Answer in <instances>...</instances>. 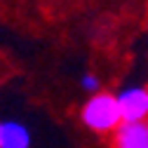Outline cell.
Segmentation results:
<instances>
[{
  "instance_id": "7a4b0ae2",
  "label": "cell",
  "mask_w": 148,
  "mask_h": 148,
  "mask_svg": "<svg viewBox=\"0 0 148 148\" xmlns=\"http://www.w3.org/2000/svg\"><path fill=\"white\" fill-rule=\"evenodd\" d=\"M122 120L125 122H146L148 120V87L134 85L118 94Z\"/></svg>"
},
{
  "instance_id": "5b68a950",
  "label": "cell",
  "mask_w": 148,
  "mask_h": 148,
  "mask_svg": "<svg viewBox=\"0 0 148 148\" xmlns=\"http://www.w3.org/2000/svg\"><path fill=\"white\" fill-rule=\"evenodd\" d=\"M82 87L87 89V92H92V94H97V92H101V80H99V75H94V73H87V75H82Z\"/></svg>"
},
{
  "instance_id": "277c9868",
  "label": "cell",
  "mask_w": 148,
  "mask_h": 148,
  "mask_svg": "<svg viewBox=\"0 0 148 148\" xmlns=\"http://www.w3.org/2000/svg\"><path fill=\"white\" fill-rule=\"evenodd\" d=\"M0 148H31V132L26 129V125L16 122V120L3 122Z\"/></svg>"
},
{
  "instance_id": "8992f818",
  "label": "cell",
  "mask_w": 148,
  "mask_h": 148,
  "mask_svg": "<svg viewBox=\"0 0 148 148\" xmlns=\"http://www.w3.org/2000/svg\"><path fill=\"white\" fill-rule=\"evenodd\" d=\"M0 139H3V122H0Z\"/></svg>"
},
{
  "instance_id": "6da1fadb",
  "label": "cell",
  "mask_w": 148,
  "mask_h": 148,
  "mask_svg": "<svg viewBox=\"0 0 148 148\" xmlns=\"http://www.w3.org/2000/svg\"><path fill=\"white\" fill-rule=\"evenodd\" d=\"M80 120L89 132L113 134L125 122L118 94H110V92H97V94H92L85 101V106L80 108Z\"/></svg>"
},
{
  "instance_id": "3957f363",
  "label": "cell",
  "mask_w": 148,
  "mask_h": 148,
  "mask_svg": "<svg viewBox=\"0 0 148 148\" xmlns=\"http://www.w3.org/2000/svg\"><path fill=\"white\" fill-rule=\"evenodd\" d=\"M113 148H148V120L146 122H122L110 134Z\"/></svg>"
}]
</instances>
